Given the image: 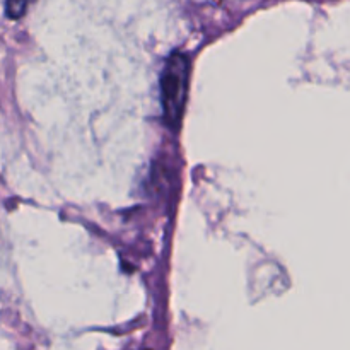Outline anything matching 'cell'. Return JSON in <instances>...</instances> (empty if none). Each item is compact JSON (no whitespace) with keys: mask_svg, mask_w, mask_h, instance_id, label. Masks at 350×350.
<instances>
[{"mask_svg":"<svg viewBox=\"0 0 350 350\" xmlns=\"http://www.w3.org/2000/svg\"><path fill=\"white\" fill-rule=\"evenodd\" d=\"M190 84V64L183 53H173L161 77V101L167 125L178 129L185 113Z\"/></svg>","mask_w":350,"mask_h":350,"instance_id":"6da1fadb","label":"cell"},{"mask_svg":"<svg viewBox=\"0 0 350 350\" xmlns=\"http://www.w3.org/2000/svg\"><path fill=\"white\" fill-rule=\"evenodd\" d=\"M31 2L33 0H7V16L12 19H19L21 16H24Z\"/></svg>","mask_w":350,"mask_h":350,"instance_id":"7a4b0ae2","label":"cell"}]
</instances>
